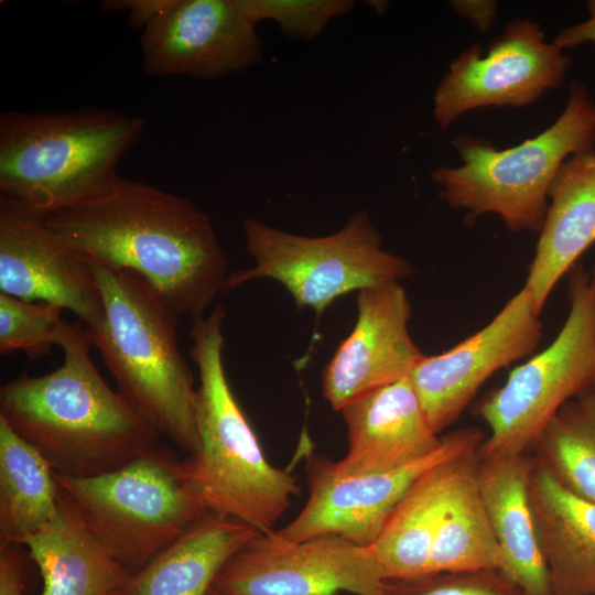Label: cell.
Wrapping results in <instances>:
<instances>
[{
    "label": "cell",
    "mask_w": 595,
    "mask_h": 595,
    "mask_svg": "<svg viewBox=\"0 0 595 595\" xmlns=\"http://www.w3.org/2000/svg\"><path fill=\"white\" fill-rule=\"evenodd\" d=\"M41 217L88 258L141 275L177 315L202 317L225 291L227 259L212 220L184 197L121 177L104 198Z\"/></svg>",
    "instance_id": "obj_1"
},
{
    "label": "cell",
    "mask_w": 595,
    "mask_h": 595,
    "mask_svg": "<svg viewBox=\"0 0 595 595\" xmlns=\"http://www.w3.org/2000/svg\"><path fill=\"white\" fill-rule=\"evenodd\" d=\"M58 346L64 360L57 369L1 387L0 418L55 473L71 477L112 472L156 445L160 435L100 376L80 321L68 323Z\"/></svg>",
    "instance_id": "obj_2"
},
{
    "label": "cell",
    "mask_w": 595,
    "mask_h": 595,
    "mask_svg": "<svg viewBox=\"0 0 595 595\" xmlns=\"http://www.w3.org/2000/svg\"><path fill=\"white\" fill-rule=\"evenodd\" d=\"M225 311L193 320L190 354L197 366L195 396L198 444L182 465L209 511L259 532L275 523L301 494L296 478L270 464L228 383L223 363Z\"/></svg>",
    "instance_id": "obj_3"
},
{
    "label": "cell",
    "mask_w": 595,
    "mask_h": 595,
    "mask_svg": "<svg viewBox=\"0 0 595 595\" xmlns=\"http://www.w3.org/2000/svg\"><path fill=\"white\" fill-rule=\"evenodd\" d=\"M143 130V118L99 108L2 111L0 197L41 215L104 198Z\"/></svg>",
    "instance_id": "obj_4"
},
{
    "label": "cell",
    "mask_w": 595,
    "mask_h": 595,
    "mask_svg": "<svg viewBox=\"0 0 595 595\" xmlns=\"http://www.w3.org/2000/svg\"><path fill=\"white\" fill-rule=\"evenodd\" d=\"M90 260L104 305L100 325L88 329L91 345L138 414L160 436L194 452L196 388L178 348L177 314L138 273Z\"/></svg>",
    "instance_id": "obj_5"
},
{
    "label": "cell",
    "mask_w": 595,
    "mask_h": 595,
    "mask_svg": "<svg viewBox=\"0 0 595 595\" xmlns=\"http://www.w3.org/2000/svg\"><path fill=\"white\" fill-rule=\"evenodd\" d=\"M560 117L543 132L498 151L482 137L458 134L453 140L462 164L440 166L431 177L440 196L473 219L494 213L513 232H539L549 191L563 162L595 149V101L586 86L574 79Z\"/></svg>",
    "instance_id": "obj_6"
},
{
    "label": "cell",
    "mask_w": 595,
    "mask_h": 595,
    "mask_svg": "<svg viewBox=\"0 0 595 595\" xmlns=\"http://www.w3.org/2000/svg\"><path fill=\"white\" fill-rule=\"evenodd\" d=\"M54 475L93 534L130 574L209 511L182 459L159 443L109 473Z\"/></svg>",
    "instance_id": "obj_7"
},
{
    "label": "cell",
    "mask_w": 595,
    "mask_h": 595,
    "mask_svg": "<svg viewBox=\"0 0 595 595\" xmlns=\"http://www.w3.org/2000/svg\"><path fill=\"white\" fill-rule=\"evenodd\" d=\"M567 292L570 311L556 337L474 405L489 429L479 457L530 455L563 404L595 390V267L574 266Z\"/></svg>",
    "instance_id": "obj_8"
},
{
    "label": "cell",
    "mask_w": 595,
    "mask_h": 595,
    "mask_svg": "<svg viewBox=\"0 0 595 595\" xmlns=\"http://www.w3.org/2000/svg\"><path fill=\"white\" fill-rule=\"evenodd\" d=\"M246 248L255 267L228 275L225 291L255 279L281 283L300 309L321 315L336 299L399 281L413 273L400 256L382 248L366 210L355 212L337 231L310 237L253 218L244 223Z\"/></svg>",
    "instance_id": "obj_9"
},
{
    "label": "cell",
    "mask_w": 595,
    "mask_h": 595,
    "mask_svg": "<svg viewBox=\"0 0 595 595\" xmlns=\"http://www.w3.org/2000/svg\"><path fill=\"white\" fill-rule=\"evenodd\" d=\"M477 428L442 436L431 455L400 468L350 473L322 454L306 458L309 497L300 512L277 532L291 541L335 534L360 547L379 537L392 510L409 487L430 468L465 453L478 451L485 440Z\"/></svg>",
    "instance_id": "obj_10"
},
{
    "label": "cell",
    "mask_w": 595,
    "mask_h": 595,
    "mask_svg": "<svg viewBox=\"0 0 595 595\" xmlns=\"http://www.w3.org/2000/svg\"><path fill=\"white\" fill-rule=\"evenodd\" d=\"M572 58L547 42L540 25L513 19L488 45L475 43L448 67L433 97V117L446 131L463 113L482 107H524L559 87Z\"/></svg>",
    "instance_id": "obj_11"
},
{
    "label": "cell",
    "mask_w": 595,
    "mask_h": 595,
    "mask_svg": "<svg viewBox=\"0 0 595 595\" xmlns=\"http://www.w3.org/2000/svg\"><path fill=\"white\" fill-rule=\"evenodd\" d=\"M383 580L368 547L335 534L291 541L258 532L218 573L227 595H382Z\"/></svg>",
    "instance_id": "obj_12"
},
{
    "label": "cell",
    "mask_w": 595,
    "mask_h": 595,
    "mask_svg": "<svg viewBox=\"0 0 595 595\" xmlns=\"http://www.w3.org/2000/svg\"><path fill=\"white\" fill-rule=\"evenodd\" d=\"M238 0H166L140 36L149 76L215 80L259 64L263 46Z\"/></svg>",
    "instance_id": "obj_13"
},
{
    "label": "cell",
    "mask_w": 595,
    "mask_h": 595,
    "mask_svg": "<svg viewBox=\"0 0 595 595\" xmlns=\"http://www.w3.org/2000/svg\"><path fill=\"white\" fill-rule=\"evenodd\" d=\"M539 316L523 286L485 327L441 354L423 356L409 379L436 434L459 418L493 374L536 350Z\"/></svg>",
    "instance_id": "obj_14"
},
{
    "label": "cell",
    "mask_w": 595,
    "mask_h": 595,
    "mask_svg": "<svg viewBox=\"0 0 595 595\" xmlns=\"http://www.w3.org/2000/svg\"><path fill=\"white\" fill-rule=\"evenodd\" d=\"M0 292L68 310L89 331L104 317L91 260L52 231L40 214L2 197Z\"/></svg>",
    "instance_id": "obj_15"
},
{
    "label": "cell",
    "mask_w": 595,
    "mask_h": 595,
    "mask_svg": "<svg viewBox=\"0 0 595 595\" xmlns=\"http://www.w3.org/2000/svg\"><path fill=\"white\" fill-rule=\"evenodd\" d=\"M357 320L322 371L324 398L335 411L410 375L424 354L409 333L411 304L399 281L360 290Z\"/></svg>",
    "instance_id": "obj_16"
},
{
    "label": "cell",
    "mask_w": 595,
    "mask_h": 595,
    "mask_svg": "<svg viewBox=\"0 0 595 595\" xmlns=\"http://www.w3.org/2000/svg\"><path fill=\"white\" fill-rule=\"evenodd\" d=\"M347 453L337 461L350 473L386 472L435 452L442 436L428 422L409 376L371 390L340 410Z\"/></svg>",
    "instance_id": "obj_17"
},
{
    "label": "cell",
    "mask_w": 595,
    "mask_h": 595,
    "mask_svg": "<svg viewBox=\"0 0 595 595\" xmlns=\"http://www.w3.org/2000/svg\"><path fill=\"white\" fill-rule=\"evenodd\" d=\"M526 286L541 314L560 279L595 242V149L566 159L553 178Z\"/></svg>",
    "instance_id": "obj_18"
},
{
    "label": "cell",
    "mask_w": 595,
    "mask_h": 595,
    "mask_svg": "<svg viewBox=\"0 0 595 595\" xmlns=\"http://www.w3.org/2000/svg\"><path fill=\"white\" fill-rule=\"evenodd\" d=\"M532 463L531 455L479 457L477 480L498 544V571L524 595H553L529 504Z\"/></svg>",
    "instance_id": "obj_19"
},
{
    "label": "cell",
    "mask_w": 595,
    "mask_h": 595,
    "mask_svg": "<svg viewBox=\"0 0 595 595\" xmlns=\"http://www.w3.org/2000/svg\"><path fill=\"white\" fill-rule=\"evenodd\" d=\"M528 496L553 595H595V504L567 491L534 459Z\"/></svg>",
    "instance_id": "obj_20"
},
{
    "label": "cell",
    "mask_w": 595,
    "mask_h": 595,
    "mask_svg": "<svg viewBox=\"0 0 595 595\" xmlns=\"http://www.w3.org/2000/svg\"><path fill=\"white\" fill-rule=\"evenodd\" d=\"M258 532L207 511L132 573L118 595H207L225 564Z\"/></svg>",
    "instance_id": "obj_21"
},
{
    "label": "cell",
    "mask_w": 595,
    "mask_h": 595,
    "mask_svg": "<svg viewBox=\"0 0 595 595\" xmlns=\"http://www.w3.org/2000/svg\"><path fill=\"white\" fill-rule=\"evenodd\" d=\"M22 545L41 573L40 595H118L131 575L106 551L61 487L56 518Z\"/></svg>",
    "instance_id": "obj_22"
},
{
    "label": "cell",
    "mask_w": 595,
    "mask_h": 595,
    "mask_svg": "<svg viewBox=\"0 0 595 595\" xmlns=\"http://www.w3.org/2000/svg\"><path fill=\"white\" fill-rule=\"evenodd\" d=\"M469 453L426 470L399 500L379 537L368 547L383 581L428 574L451 489Z\"/></svg>",
    "instance_id": "obj_23"
},
{
    "label": "cell",
    "mask_w": 595,
    "mask_h": 595,
    "mask_svg": "<svg viewBox=\"0 0 595 595\" xmlns=\"http://www.w3.org/2000/svg\"><path fill=\"white\" fill-rule=\"evenodd\" d=\"M54 474L44 456L0 418V545H22L56 518Z\"/></svg>",
    "instance_id": "obj_24"
},
{
    "label": "cell",
    "mask_w": 595,
    "mask_h": 595,
    "mask_svg": "<svg viewBox=\"0 0 595 595\" xmlns=\"http://www.w3.org/2000/svg\"><path fill=\"white\" fill-rule=\"evenodd\" d=\"M478 451L469 453L451 489L428 574L499 569L498 544L478 486Z\"/></svg>",
    "instance_id": "obj_25"
},
{
    "label": "cell",
    "mask_w": 595,
    "mask_h": 595,
    "mask_svg": "<svg viewBox=\"0 0 595 595\" xmlns=\"http://www.w3.org/2000/svg\"><path fill=\"white\" fill-rule=\"evenodd\" d=\"M530 455L567 491L595 504V390L563 404Z\"/></svg>",
    "instance_id": "obj_26"
},
{
    "label": "cell",
    "mask_w": 595,
    "mask_h": 595,
    "mask_svg": "<svg viewBox=\"0 0 595 595\" xmlns=\"http://www.w3.org/2000/svg\"><path fill=\"white\" fill-rule=\"evenodd\" d=\"M63 311L0 293V354L21 350L33 359L47 355L53 345H60L68 325Z\"/></svg>",
    "instance_id": "obj_27"
},
{
    "label": "cell",
    "mask_w": 595,
    "mask_h": 595,
    "mask_svg": "<svg viewBox=\"0 0 595 595\" xmlns=\"http://www.w3.org/2000/svg\"><path fill=\"white\" fill-rule=\"evenodd\" d=\"M238 3L253 25L270 20L285 36L303 41L315 40L333 20L348 14L355 6L351 0H238Z\"/></svg>",
    "instance_id": "obj_28"
},
{
    "label": "cell",
    "mask_w": 595,
    "mask_h": 595,
    "mask_svg": "<svg viewBox=\"0 0 595 595\" xmlns=\"http://www.w3.org/2000/svg\"><path fill=\"white\" fill-rule=\"evenodd\" d=\"M382 595H524L498 570L479 569L386 580Z\"/></svg>",
    "instance_id": "obj_29"
},
{
    "label": "cell",
    "mask_w": 595,
    "mask_h": 595,
    "mask_svg": "<svg viewBox=\"0 0 595 595\" xmlns=\"http://www.w3.org/2000/svg\"><path fill=\"white\" fill-rule=\"evenodd\" d=\"M22 547L0 545V595H23L25 562Z\"/></svg>",
    "instance_id": "obj_30"
},
{
    "label": "cell",
    "mask_w": 595,
    "mask_h": 595,
    "mask_svg": "<svg viewBox=\"0 0 595 595\" xmlns=\"http://www.w3.org/2000/svg\"><path fill=\"white\" fill-rule=\"evenodd\" d=\"M454 12L468 20L480 33H488L495 24L498 2L495 0H453Z\"/></svg>",
    "instance_id": "obj_31"
},
{
    "label": "cell",
    "mask_w": 595,
    "mask_h": 595,
    "mask_svg": "<svg viewBox=\"0 0 595 595\" xmlns=\"http://www.w3.org/2000/svg\"><path fill=\"white\" fill-rule=\"evenodd\" d=\"M586 9L588 11L587 20L562 29L552 41L562 51L587 42L595 44V0L587 1Z\"/></svg>",
    "instance_id": "obj_32"
},
{
    "label": "cell",
    "mask_w": 595,
    "mask_h": 595,
    "mask_svg": "<svg viewBox=\"0 0 595 595\" xmlns=\"http://www.w3.org/2000/svg\"><path fill=\"white\" fill-rule=\"evenodd\" d=\"M207 595H227V594H225V593H223V592L216 589L215 587H212V588L209 589V592L207 593Z\"/></svg>",
    "instance_id": "obj_33"
}]
</instances>
